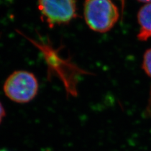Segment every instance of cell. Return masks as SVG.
I'll return each instance as SVG.
<instances>
[{
  "label": "cell",
  "mask_w": 151,
  "mask_h": 151,
  "mask_svg": "<svg viewBox=\"0 0 151 151\" xmlns=\"http://www.w3.org/2000/svg\"><path fill=\"white\" fill-rule=\"evenodd\" d=\"M84 16L86 24L91 30L104 33L115 25L119 12L111 0H86Z\"/></svg>",
  "instance_id": "cell-1"
},
{
  "label": "cell",
  "mask_w": 151,
  "mask_h": 151,
  "mask_svg": "<svg viewBox=\"0 0 151 151\" xmlns=\"http://www.w3.org/2000/svg\"><path fill=\"white\" fill-rule=\"evenodd\" d=\"M3 91L12 101L25 103L36 96L39 91V83L33 73L27 70H17L6 79Z\"/></svg>",
  "instance_id": "cell-2"
},
{
  "label": "cell",
  "mask_w": 151,
  "mask_h": 151,
  "mask_svg": "<svg viewBox=\"0 0 151 151\" xmlns=\"http://www.w3.org/2000/svg\"><path fill=\"white\" fill-rule=\"evenodd\" d=\"M38 7L50 27L68 24L78 15L75 0H38Z\"/></svg>",
  "instance_id": "cell-3"
},
{
  "label": "cell",
  "mask_w": 151,
  "mask_h": 151,
  "mask_svg": "<svg viewBox=\"0 0 151 151\" xmlns=\"http://www.w3.org/2000/svg\"><path fill=\"white\" fill-rule=\"evenodd\" d=\"M140 31L137 35L141 41H145L151 37V3L142 7L137 15Z\"/></svg>",
  "instance_id": "cell-4"
},
{
  "label": "cell",
  "mask_w": 151,
  "mask_h": 151,
  "mask_svg": "<svg viewBox=\"0 0 151 151\" xmlns=\"http://www.w3.org/2000/svg\"><path fill=\"white\" fill-rule=\"evenodd\" d=\"M142 68L146 74L151 78V48L146 50L144 55Z\"/></svg>",
  "instance_id": "cell-5"
},
{
  "label": "cell",
  "mask_w": 151,
  "mask_h": 151,
  "mask_svg": "<svg viewBox=\"0 0 151 151\" xmlns=\"http://www.w3.org/2000/svg\"><path fill=\"white\" fill-rule=\"evenodd\" d=\"M5 114H6L5 110L4 109L2 104L1 103V102H0V124H1L3 119L4 117V116H5Z\"/></svg>",
  "instance_id": "cell-6"
},
{
  "label": "cell",
  "mask_w": 151,
  "mask_h": 151,
  "mask_svg": "<svg viewBox=\"0 0 151 151\" xmlns=\"http://www.w3.org/2000/svg\"><path fill=\"white\" fill-rule=\"evenodd\" d=\"M138 1H141V2H144V3H151V0H138Z\"/></svg>",
  "instance_id": "cell-7"
},
{
  "label": "cell",
  "mask_w": 151,
  "mask_h": 151,
  "mask_svg": "<svg viewBox=\"0 0 151 151\" xmlns=\"http://www.w3.org/2000/svg\"><path fill=\"white\" fill-rule=\"evenodd\" d=\"M0 151H8V150H6L5 149H3V150H0Z\"/></svg>",
  "instance_id": "cell-8"
}]
</instances>
